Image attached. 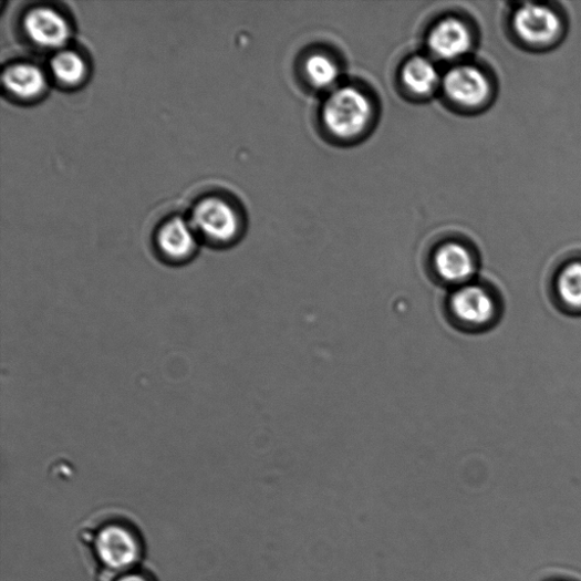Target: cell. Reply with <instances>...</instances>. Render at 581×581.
Returning a JSON list of instances; mask_svg holds the SVG:
<instances>
[{
    "label": "cell",
    "instance_id": "cell-1",
    "mask_svg": "<svg viewBox=\"0 0 581 581\" xmlns=\"http://www.w3.org/2000/svg\"><path fill=\"white\" fill-rule=\"evenodd\" d=\"M77 541L97 581L144 564L147 544L136 518L126 510L102 509L83 520Z\"/></svg>",
    "mask_w": 581,
    "mask_h": 581
},
{
    "label": "cell",
    "instance_id": "cell-2",
    "mask_svg": "<svg viewBox=\"0 0 581 581\" xmlns=\"http://www.w3.org/2000/svg\"><path fill=\"white\" fill-rule=\"evenodd\" d=\"M373 113L372 101L361 89L343 85L330 93L322 117L332 136L347 141L364 133L372 122Z\"/></svg>",
    "mask_w": 581,
    "mask_h": 581
},
{
    "label": "cell",
    "instance_id": "cell-3",
    "mask_svg": "<svg viewBox=\"0 0 581 581\" xmlns=\"http://www.w3.org/2000/svg\"><path fill=\"white\" fill-rule=\"evenodd\" d=\"M450 307L456 320L465 328L485 331L500 322L505 302L496 287L488 283H467L455 292Z\"/></svg>",
    "mask_w": 581,
    "mask_h": 581
},
{
    "label": "cell",
    "instance_id": "cell-4",
    "mask_svg": "<svg viewBox=\"0 0 581 581\" xmlns=\"http://www.w3.org/2000/svg\"><path fill=\"white\" fill-rule=\"evenodd\" d=\"M549 302L561 314L581 318V255L557 262L544 282Z\"/></svg>",
    "mask_w": 581,
    "mask_h": 581
},
{
    "label": "cell",
    "instance_id": "cell-5",
    "mask_svg": "<svg viewBox=\"0 0 581 581\" xmlns=\"http://www.w3.org/2000/svg\"><path fill=\"white\" fill-rule=\"evenodd\" d=\"M194 228L216 245L234 241L240 230L236 209L226 200L210 197L200 201L193 212Z\"/></svg>",
    "mask_w": 581,
    "mask_h": 581
},
{
    "label": "cell",
    "instance_id": "cell-6",
    "mask_svg": "<svg viewBox=\"0 0 581 581\" xmlns=\"http://www.w3.org/2000/svg\"><path fill=\"white\" fill-rule=\"evenodd\" d=\"M444 94L456 105L474 110L490 96V83L483 71L473 65H457L442 80Z\"/></svg>",
    "mask_w": 581,
    "mask_h": 581
},
{
    "label": "cell",
    "instance_id": "cell-7",
    "mask_svg": "<svg viewBox=\"0 0 581 581\" xmlns=\"http://www.w3.org/2000/svg\"><path fill=\"white\" fill-rule=\"evenodd\" d=\"M512 25L519 39L533 48L553 43L561 32L560 18L549 8L525 4L513 14Z\"/></svg>",
    "mask_w": 581,
    "mask_h": 581
},
{
    "label": "cell",
    "instance_id": "cell-8",
    "mask_svg": "<svg viewBox=\"0 0 581 581\" xmlns=\"http://www.w3.org/2000/svg\"><path fill=\"white\" fill-rule=\"evenodd\" d=\"M428 49L442 61H457L473 48V34L468 25L458 18L438 21L428 34Z\"/></svg>",
    "mask_w": 581,
    "mask_h": 581
},
{
    "label": "cell",
    "instance_id": "cell-9",
    "mask_svg": "<svg viewBox=\"0 0 581 581\" xmlns=\"http://www.w3.org/2000/svg\"><path fill=\"white\" fill-rule=\"evenodd\" d=\"M28 38L42 49H60L71 35V27L56 10L46 7L34 8L23 20Z\"/></svg>",
    "mask_w": 581,
    "mask_h": 581
},
{
    "label": "cell",
    "instance_id": "cell-10",
    "mask_svg": "<svg viewBox=\"0 0 581 581\" xmlns=\"http://www.w3.org/2000/svg\"><path fill=\"white\" fill-rule=\"evenodd\" d=\"M435 270L440 279L453 284H467L477 271L473 251L459 242H448L436 251Z\"/></svg>",
    "mask_w": 581,
    "mask_h": 581
},
{
    "label": "cell",
    "instance_id": "cell-11",
    "mask_svg": "<svg viewBox=\"0 0 581 581\" xmlns=\"http://www.w3.org/2000/svg\"><path fill=\"white\" fill-rule=\"evenodd\" d=\"M157 247L165 259L173 262L185 261L194 255L197 247L195 230L186 219L172 218L158 231Z\"/></svg>",
    "mask_w": 581,
    "mask_h": 581
},
{
    "label": "cell",
    "instance_id": "cell-12",
    "mask_svg": "<svg viewBox=\"0 0 581 581\" xmlns=\"http://www.w3.org/2000/svg\"><path fill=\"white\" fill-rule=\"evenodd\" d=\"M3 81L13 96L25 101L39 97L48 85L46 76L31 63L9 66L3 74Z\"/></svg>",
    "mask_w": 581,
    "mask_h": 581
},
{
    "label": "cell",
    "instance_id": "cell-13",
    "mask_svg": "<svg viewBox=\"0 0 581 581\" xmlns=\"http://www.w3.org/2000/svg\"><path fill=\"white\" fill-rule=\"evenodd\" d=\"M401 81L411 94L418 97L433 95L442 85L436 65L424 56L413 58L402 66Z\"/></svg>",
    "mask_w": 581,
    "mask_h": 581
},
{
    "label": "cell",
    "instance_id": "cell-14",
    "mask_svg": "<svg viewBox=\"0 0 581 581\" xmlns=\"http://www.w3.org/2000/svg\"><path fill=\"white\" fill-rule=\"evenodd\" d=\"M305 77L311 86L318 91H331L336 89L341 76V69L331 56L317 53L309 56L303 66Z\"/></svg>",
    "mask_w": 581,
    "mask_h": 581
},
{
    "label": "cell",
    "instance_id": "cell-15",
    "mask_svg": "<svg viewBox=\"0 0 581 581\" xmlns=\"http://www.w3.org/2000/svg\"><path fill=\"white\" fill-rule=\"evenodd\" d=\"M51 69L54 76L68 85L80 83L86 74L85 62L73 51L58 53L51 62Z\"/></svg>",
    "mask_w": 581,
    "mask_h": 581
},
{
    "label": "cell",
    "instance_id": "cell-16",
    "mask_svg": "<svg viewBox=\"0 0 581 581\" xmlns=\"http://www.w3.org/2000/svg\"><path fill=\"white\" fill-rule=\"evenodd\" d=\"M113 581H158L155 573L141 566L117 575Z\"/></svg>",
    "mask_w": 581,
    "mask_h": 581
}]
</instances>
